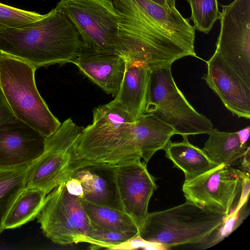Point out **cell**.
Wrapping results in <instances>:
<instances>
[{"instance_id":"6da1fadb","label":"cell","mask_w":250,"mask_h":250,"mask_svg":"<svg viewBox=\"0 0 250 250\" xmlns=\"http://www.w3.org/2000/svg\"><path fill=\"white\" fill-rule=\"evenodd\" d=\"M118 17L120 56L150 68L172 64L187 56L198 58L195 29L175 8L151 0H113Z\"/></svg>"},{"instance_id":"7a4b0ae2","label":"cell","mask_w":250,"mask_h":250,"mask_svg":"<svg viewBox=\"0 0 250 250\" xmlns=\"http://www.w3.org/2000/svg\"><path fill=\"white\" fill-rule=\"evenodd\" d=\"M83 47L73 25L55 8L22 28L0 30V53L25 62L36 69L72 63Z\"/></svg>"},{"instance_id":"3957f363","label":"cell","mask_w":250,"mask_h":250,"mask_svg":"<svg viewBox=\"0 0 250 250\" xmlns=\"http://www.w3.org/2000/svg\"><path fill=\"white\" fill-rule=\"evenodd\" d=\"M226 215L193 202L148 213L139 228L145 240L169 249L206 241L223 223Z\"/></svg>"},{"instance_id":"277c9868","label":"cell","mask_w":250,"mask_h":250,"mask_svg":"<svg viewBox=\"0 0 250 250\" xmlns=\"http://www.w3.org/2000/svg\"><path fill=\"white\" fill-rule=\"evenodd\" d=\"M36 70L25 62L0 53V89L15 116L48 137L62 123L38 90Z\"/></svg>"},{"instance_id":"5b68a950","label":"cell","mask_w":250,"mask_h":250,"mask_svg":"<svg viewBox=\"0 0 250 250\" xmlns=\"http://www.w3.org/2000/svg\"><path fill=\"white\" fill-rule=\"evenodd\" d=\"M171 66L151 68L144 114H153L182 137L208 134L213 128L211 121L197 111L178 88Z\"/></svg>"},{"instance_id":"8992f818","label":"cell","mask_w":250,"mask_h":250,"mask_svg":"<svg viewBox=\"0 0 250 250\" xmlns=\"http://www.w3.org/2000/svg\"><path fill=\"white\" fill-rule=\"evenodd\" d=\"M56 10L72 23L84 47L120 56L118 17L112 0H60Z\"/></svg>"},{"instance_id":"52a82bcc","label":"cell","mask_w":250,"mask_h":250,"mask_svg":"<svg viewBox=\"0 0 250 250\" xmlns=\"http://www.w3.org/2000/svg\"><path fill=\"white\" fill-rule=\"evenodd\" d=\"M65 182L45 197L37 216L38 222L44 235L54 243L68 245L85 243L91 246V221L81 199L67 190Z\"/></svg>"},{"instance_id":"ba28073f","label":"cell","mask_w":250,"mask_h":250,"mask_svg":"<svg viewBox=\"0 0 250 250\" xmlns=\"http://www.w3.org/2000/svg\"><path fill=\"white\" fill-rule=\"evenodd\" d=\"M83 128L68 118L46 138L44 152L28 167L26 187L47 194L72 176L74 148Z\"/></svg>"},{"instance_id":"9c48e42d","label":"cell","mask_w":250,"mask_h":250,"mask_svg":"<svg viewBox=\"0 0 250 250\" xmlns=\"http://www.w3.org/2000/svg\"><path fill=\"white\" fill-rule=\"evenodd\" d=\"M221 6L215 52L250 85V0H234Z\"/></svg>"},{"instance_id":"30bf717a","label":"cell","mask_w":250,"mask_h":250,"mask_svg":"<svg viewBox=\"0 0 250 250\" xmlns=\"http://www.w3.org/2000/svg\"><path fill=\"white\" fill-rule=\"evenodd\" d=\"M243 171L225 164L188 181L182 191L187 201L226 216L237 206L240 197Z\"/></svg>"},{"instance_id":"8fae6325","label":"cell","mask_w":250,"mask_h":250,"mask_svg":"<svg viewBox=\"0 0 250 250\" xmlns=\"http://www.w3.org/2000/svg\"><path fill=\"white\" fill-rule=\"evenodd\" d=\"M146 164L138 159L115 167L116 184L125 211L138 228L149 213V202L157 189L155 179Z\"/></svg>"},{"instance_id":"7c38bea8","label":"cell","mask_w":250,"mask_h":250,"mask_svg":"<svg viewBox=\"0 0 250 250\" xmlns=\"http://www.w3.org/2000/svg\"><path fill=\"white\" fill-rule=\"evenodd\" d=\"M46 137L18 119L0 126V169L29 166L45 150Z\"/></svg>"},{"instance_id":"4fadbf2b","label":"cell","mask_w":250,"mask_h":250,"mask_svg":"<svg viewBox=\"0 0 250 250\" xmlns=\"http://www.w3.org/2000/svg\"><path fill=\"white\" fill-rule=\"evenodd\" d=\"M207 72L202 77L233 115L250 119V85L215 52L206 62Z\"/></svg>"},{"instance_id":"5bb4252c","label":"cell","mask_w":250,"mask_h":250,"mask_svg":"<svg viewBox=\"0 0 250 250\" xmlns=\"http://www.w3.org/2000/svg\"><path fill=\"white\" fill-rule=\"evenodd\" d=\"M72 63L105 92L115 97L118 94L125 69V61L122 57L83 46Z\"/></svg>"},{"instance_id":"9a60e30c","label":"cell","mask_w":250,"mask_h":250,"mask_svg":"<svg viewBox=\"0 0 250 250\" xmlns=\"http://www.w3.org/2000/svg\"><path fill=\"white\" fill-rule=\"evenodd\" d=\"M115 167L87 166L77 170L72 177L82 184L83 191L82 199L125 211L116 184Z\"/></svg>"},{"instance_id":"2e32d148","label":"cell","mask_w":250,"mask_h":250,"mask_svg":"<svg viewBox=\"0 0 250 250\" xmlns=\"http://www.w3.org/2000/svg\"><path fill=\"white\" fill-rule=\"evenodd\" d=\"M123 59L124 74L119 91L113 100L136 120L145 113L151 69L142 61Z\"/></svg>"},{"instance_id":"e0dca14e","label":"cell","mask_w":250,"mask_h":250,"mask_svg":"<svg viewBox=\"0 0 250 250\" xmlns=\"http://www.w3.org/2000/svg\"><path fill=\"white\" fill-rule=\"evenodd\" d=\"M179 142L168 143L164 149L166 156L174 166L181 170L185 175V181L191 180L217 167L203 149L191 144L188 136H183Z\"/></svg>"},{"instance_id":"ac0fdd59","label":"cell","mask_w":250,"mask_h":250,"mask_svg":"<svg viewBox=\"0 0 250 250\" xmlns=\"http://www.w3.org/2000/svg\"><path fill=\"white\" fill-rule=\"evenodd\" d=\"M248 146L241 145L236 132L221 131L213 128L203 149L217 165L224 164L231 167L240 163Z\"/></svg>"},{"instance_id":"d6986e66","label":"cell","mask_w":250,"mask_h":250,"mask_svg":"<svg viewBox=\"0 0 250 250\" xmlns=\"http://www.w3.org/2000/svg\"><path fill=\"white\" fill-rule=\"evenodd\" d=\"M80 199L92 223L110 230L128 233L133 235L139 233L138 226L125 212Z\"/></svg>"},{"instance_id":"ffe728a7","label":"cell","mask_w":250,"mask_h":250,"mask_svg":"<svg viewBox=\"0 0 250 250\" xmlns=\"http://www.w3.org/2000/svg\"><path fill=\"white\" fill-rule=\"evenodd\" d=\"M46 195L40 189L25 187L10 208L4 222V229L19 228L37 218Z\"/></svg>"},{"instance_id":"44dd1931","label":"cell","mask_w":250,"mask_h":250,"mask_svg":"<svg viewBox=\"0 0 250 250\" xmlns=\"http://www.w3.org/2000/svg\"><path fill=\"white\" fill-rule=\"evenodd\" d=\"M28 166L0 169V235L5 217L15 199L26 187Z\"/></svg>"},{"instance_id":"7402d4cb","label":"cell","mask_w":250,"mask_h":250,"mask_svg":"<svg viewBox=\"0 0 250 250\" xmlns=\"http://www.w3.org/2000/svg\"><path fill=\"white\" fill-rule=\"evenodd\" d=\"M195 29L208 34L219 18L217 0H187Z\"/></svg>"},{"instance_id":"603a6c76","label":"cell","mask_w":250,"mask_h":250,"mask_svg":"<svg viewBox=\"0 0 250 250\" xmlns=\"http://www.w3.org/2000/svg\"><path fill=\"white\" fill-rule=\"evenodd\" d=\"M44 15L0 3V30L22 28L42 19Z\"/></svg>"},{"instance_id":"cb8c5ba5","label":"cell","mask_w":250,"mask_h":250,"mask_svg":"<svg viewBox=\"0 0 250 250\" xmlns=\"http://www.w3.org/2000/svg\"><path fill=\"white\" fill-rule=\"evenodd\" d=\"M91 224L92 228L90 237L93 242V245L89 247L91 250H98L102 248L110 250L113 247L135 236L128 233L110 230L92 222Z\"/></svg>"},{"instance_id":"d4e9b609","label":"cell","mask_w":250,"mask_h":250,"mask_svg":"<svg viewBox=\"0 0 250 250\" xmlns=\"http://www.w3.org/2000/svg\"><path fill=\"white\" fill-rule=\"evenodd\" d=\"M240 211L237 214L231 212L225 217L223 223L217 229L218 231L216 235L207 247H211L219 243L225 237L229 235L240 225L244 219L242 215L241 216H239Z\"/></svg>"},{"instance_id":"484cf974","label":"cell","mask_w":250,"mask_h":250,"mask_svg":"<svg viewBox=\"0 0 250 250\" xmlns=\"http://www.w3.org/2000/svg\"><path fill=\"white\" fill-rule=\"evenodd\" d=\"M152 242L144 239L139 234L131 237L125 242L113 247L112 250H132L138 249L146 250Z\"/></svg>"},{"instance_id":"4316f807","label":"cell","mask_w":250,"mask_h":250,"mask_svg":"<svg viewBox=\"0 0 250 250\" xmlns=\"http://www.w3.org/2000/svg\"><path fill=\"white\" fill-rule=\"evenodd\" d=\"M250 173L243 171L242 175V186L240 197L235 208L231 212L237 214L247 203L250 193Z\"/></svg>"},{"instance_id":"83f0119b","label":"cell","mask_w":250,"mask_h":250,"mask_svg":"<svg viewBox=\"0 0 250 250\" xmlns=\"http://www.w3.org/2000/svg\"><path fill=\"white\" fill-rule=\"evenodd\" d=\"M16 119L0 89V126Z\"/></svg>"},{"instance_id":"f1b7e54d","label":"cell","mask_w":250,"mask_h":250,"mask_svg":"<svg viewBox=\"0 0 250 250\" xmlns=\"http://www.w3.org/2000/svg\"><path fill=\"white\" fill-rule=\"evenodd\" d=\"M65 185L67 190L70 194L80 198H83V188L79 180L71 177L66 181Z\"/></svg>"},{"instance_id":"f546056e","label":"cell","mask_w":250,"mask_h":250,"mask_svg":"<svg viewBox=\"0 0 250 250\" xmlns=\"http://www.w3.org/2000/svg\"><path fill=\"white\" fill-rule=\"evenodd\" d=\"M236 132L239 138L241 145L244 146H248L247 142L250 134V126H248Z\"/></svg>"},{"instance_id":"4dcf8cb0","label":"cell","mask_w":250,"mask_h":250,"mask_svg":"<svg viewBox=\"0 0 250 250\" xmlns=\"http://www.w3.org/2000/svg\"><path fill=\"white\" fill-rule=\"evenodd\" d=\"M250 147L249 146L243 155L240 163L241 164V168L239 169L244 172H250Z\"/></svg>"},{"instance_id":"1f68e13d","label":"cell","mask_w":250,"mask_h":250,"mask_svg":"<svg viewBox=\"0 0 250 250\" xmlns=\"http://www.w3.org/2000/svg\"><path fill=\"white\" fill-rule=\"evenodd\" d=\"M161 6L167 9H172L176 8V0H151Z\"/></svg>"}]
</instances>
